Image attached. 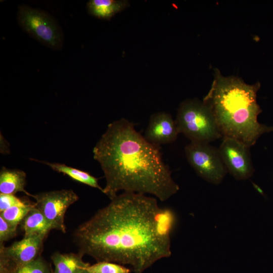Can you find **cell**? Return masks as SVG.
Segmentation results:
<instances>
[{
  "label": "cell",
  "instance_id": "6da1fadb",
  "mask_svg": "<svg viewBox=\"0 0 273 273\" xmlns=\"http://www.w3.org/2000/svg\"><path fill=\"white\" fill-rule=\"evenodd\" d=\"M173 211L161 207L155 197L123 192L111 200L74 234L79 253L98 262L127 265L143 273L171 254Z\"/></svg>",
  "mask_w": 273,
  "mask_h": 273
},
{
  "label": "cell",
  "instance_id": "7a4b0ae2",
  "mask_svg": "<svg viewBox=\"0 0 273 273\" xmlns=\"http://www.w3.org/2000/svg\"><path fill=\"white\" fill-rule=\"evenodd\" d=\"M93 152L106 179L102 192L110 200L123 191L150 194L164 202L179 189L160 147L148 142L125 118L108 125Z\"/></svg>",
  "mask_w": 273,
  "mask_h": 273
},
{
  "label": "cell",
  "instance_id": "3957f363",
  "mask_svg": "<svg viewBox=\"0 0 273 273\" xmlns=\"http://www.w3.org/2000/svg\"><path fill=\"white\" fill-rule=\"evenodd\" d=\"M259 82L249 84L235 76L215 71L211 88L203 101L211 108L222 138L238 140L251 147L273 126L258 121L262 112L257 102Z\"/></svg>",
  "mask_w": 273,
  "mask_h": 273
},
{
  "label": "cell",
  "instance_id": "277c9868",
  "mask_svg": "<svg viewBox=\"0 0 273 273\" xmlns=\"http://www.w3.org/2000/svg\"><path fill=\"white\" fill-rule=\"evenodd\" d=\"M178 133L191 142L210 143L222 136L211 107L192 99L180 104L175 120Z\"/></svg>",
  "mask_w": 273,
  "mask_h": 273
},
{
  "label": "cell",
  "instance_id": "5b68a950",
  "mask_svg": "<svg viewBox=\"0 0 273 273\" xmlns=\"http://www.w3.org/2000/svg\"><path fill=\"white\" fill-rule=\"evenodd\" d=\"M17 18L20 27L32 38L52 50L62 49L63 32L51 15L43 10L21 5L18 7Z\"/></svg>",
  "mask_w": 273,
  "mask_h": 273
},
{
  "label": "cell",
  "instance_id": "8992f818",
  "mask_svg": "<svg viewBox=\"0 0 273 273\" xmlns=\"http://www.w3.org/2000/svg\"><path fill=\"white\" fill-rule=\"evenodd\" d=\"M185 152L189 164L201 178L215 185L222 181L228 171L218 148L209 143L190 142Z\"/></svg>",
  "mask_w": 273,
  "mask_h": 273
},
{
  "label": "cell",
  "instance_id": "52a82bcc",
  "mask_svg": "<svg viewBox=\"0 0 273 273\" xmlns=\"http://www.w3.org/2000/svg\"><path fill=\"white\" fill-rule=\"evenodd\" d=\"M32 197L35 206L44 216L52 230L66 232L64 217L68 207L77 201L78 196L72 190H61L40 193Z\"/></svg>",
  "mask_w": 273,
  "mask_h": 273
},
{
  "label": "cell",
  "instance_id": "ba28073f",
  "mask_svg": "<svg viewBox=\"0 0 273 273\" xmlns=\"http://www.w3.org/2000/svg\"><path fill=\"white\" fill-rule=\"evenodd\" d=\"M44 238L24 236L8 247L0 244V273H15L22 266L35 259L42 250Z\"/></svg>",
  "mask_w": 273,
  "mask_h": 273
},
{
  "label": "cell",
  "instance_id": "9c48e42d",
  "mask_svg": "<svg viewBox=\"0 0 273 273\" xmlns=\"http://www.w3.org/2000/svg\"><path fill=\"white\" fill-rule=\"evenodd\" d=\"M250 148L238 140L224 137L218 148L228 172L237 180L247 179L254 172Z\"/></svg>",
  "mask_w": 273,
  "mask_h": 273
},
{
  "label": "cell",
  "instance_id": "30bf717a",
  "mask_svg": "<svg viewBox=\"0 0 273 273\" xmlns=\"http://www.w3.org/2000/svg\"><path fill=\"white\" fill-rule=\"evenodd\" d=\"M178 134L175 121L171 116L160 112L151 115L144 136L150 143L160 147L174 142Z\"/></svg>",
  "mask_w": 273,
  "mask_h": 273
},
{
  "label": "cell",
  "instance_id": "8fae6325",
  "mask_svg": "<svg viewBox=\"0 0 273 273\" xmlns=\"http://www.w3.org/2000/svg\"><path fill=\"white\" fill-rule=\"evenodd\" d=\"M26 183V173L19 169L3 167L0 172V194L15 195L23 192L33 196L25 190Z\"/></svg>",
  "mask_w": 273,
  "mask_h": 273
},
{
  "label": "cell",
  "instance_id": "7c38bea8",
  "mask_svg": "<svg viewBox=\"0 0 273 273\" xmlns=\"http://www.w3.org/2000/svg\"><path fill=\"white\" fill-rule=\"evenodd\" d=\"M24 236L38 235L45 238L52 227L41 211L34 206L20 223Z\"/></svg>",
  "mask_w": 273,
  "mask_h": 273
},
{
  "label": "cell",
  "instance_id": "4fadbf2b",
  "mask_svg": "<svg viewBox=\"0 0 273 273\" xmlns=\"http://www.w3.org/2000/svg\"><path fill=\"white\" fill-rule=\"evenodd\" d=\"M80 253L56 252L52 257L55 266L54 273H82L89 264L82 259Z\"/></svg>",
  "mask_w": 273,
  "mask_h": 273
},
{
  "label": "cell",
  "instance_id": "5bb4252c",
  "mask_svg": "<svg viewBox=\"0 0 273 273\" xmlns=\"http://www.w3.org/2000/svg\"><path fill=\"white\" fill-rule=\"evenodd\" d=\"M127 1L90 0L87 3L88 14L100 19H110L117 13L125 9Z\"/></svg>",
  "mask_w": 273,
  "mask_h": 273
},
{
  "label": "cell",
  "instance_id": "9a60e30c",
  "mask_svg": "<svg viewBox=\"0 0 273 273\" xmlns=\"http://www.w3.org/2000/svg\"><path fill=\"white\" fill-rule=\"evenodd\" d=\"M35 161L43 163L53 170L67 175L72 179L85 184L91 187L98 189L102 192L103 189L98 183V178L89 173L66 165L64 164L52 163L34 159Z\"/></svg>",
  "mask_w": 273,
  "mask_h": 273
},
{
  "label": "cell",
  "instance_id": "2e32d148",
  "mask_svg": "<svg viewBox=\"0 0 273 273\" xmlns=\"http://www.w3.org/2000/svg\"><path fill=\"white\" fill-rule=\"evenodd\" d=\"M34 206L35 203H29L25 206H13L0 212V216L9 223L17 226Z\"/></svg>",
  "mask_w": 273,
  "mask_h": 273
},
{
  "label": "cell",
  "instance_id": "e0dca14e",
  "mask_svg": "<svg viewBox=\"0 0 273 273\" xmlns=\"http://www.w3.org/2000/svg\"><path fill=\"white\" fill-rule=\"evenodd\" d=\"M87 269L92 273H130L129 267L109 261H100L89 265Z\"/></svg>",
  "mask_w": 273,
  "mask_h": 273
},
{
  "label": "cell",
  "instance_id": "ac0fdd59",
  "mask_svg": "<svg viewBox=\"0 0 273 273\" xmlns=\"http://www.w3.org/2000/svg\"><path fill=\"white\" fill-rule=\"evenodd\" d=\"M15 273H52L48 264L40 256L19 268Z\"/></svg>",
  "mask_w": 273,
  "mask_h": 273
},
{
  "label": "cell",
  "instance_id": "d6986e66",
  "mask_svg": "<svg viewBox=\"0 0 273 273\" xmlns=\"http://www.w3.org/2000/svg\"><path fill=\"white\" fill-rule=\"evenodd\" d=\"M12 194H0V212L16 206H25L28 204Z\"/></svg>",
  "mask_w": 273,
  "mask_h": 273
},
{
  "label": "cell",
  "instance_id": "ffe728a7",
  "mask_svg": "<svg viewBox=\"0 0 273 273\" xmlns=\"http://www.w3.org/2000/svg\"><path fill=\"white\" fill-rule=\"evenodd\" d=\"M17 226L13 225L0 216V244L15 237Z\"/></svg>",
  "mask_w": 273,
  "mask_h": 273
},
{
  "label": "cell",
  "instance_id": "44dd1931",
  "mask_svg": "<svg viewBox=\"0 0 273 273\" xmlns=\"http://www.w3.org/2000/svg\"><path fill=\"white\" fill-rule=\"evenodd\" d=\"M82 273H92L90 272V271H89L87 269V268L83 270V271L82 272Z\"/></svg>",
  "mask_w": 273,
  "mask_h": 273
}]
</instances>
